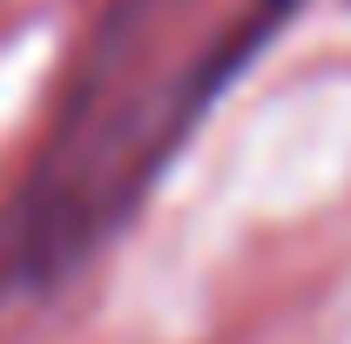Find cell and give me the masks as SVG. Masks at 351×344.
Wrapping results in <instances>:
<instances>
[{
	"label": "cell",
	"mask_w": 351,
	"mask_h": 344,
	"mask_svg": "<svg viewBox=\"0 0 351 344\" xmlns=\"http://www.w3.org/2000/svg\"><path fill=\"white\" fill-rule=\"evenodd\" d=\"M291 0H257L250 21H237L223 41L189 47L176 61V75H115L88 95L75 115L68 142L54 149V162L34 175V189L21 196V216H7L0 236V284H54L129 216V203L156 182L169 162L182 129L210 108L223 75H237V61L250 54L263 27L284 14Z\"/></svg>",
	"instance_id": "obj_1"
}]
</instances>
